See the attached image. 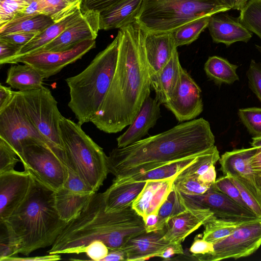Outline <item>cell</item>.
<instances>
[{"label": "cell", "instance_id": "obj_12", "mask_svg": "<svg viewBox=\"0 0 261 261\" xmlns=\"http://www.w3.org/2000/svg\"><path fill=\"white\" fill-rule=\"evenodd\" d=\"M95 46V40H85L68 50L36 51L16 58L9 64L21 63L29 65L37 70L42 78L45 79L56 74L67 65L80 59Z\"/></svg>", "mask_w": 261, "mask_h": 261}, {"label": "cell", "instance_id": "obj_48", "mask_svg": "<svg viewBox=\"0 0 261 261\" xmlns=\"http://www.w3.org/2000/svg\"><path fill=\"white\" fill-rule=\"evenodd\" d=\"M36 33H18L0 36V40L18 45L21 48L31 40Z\"/></svg>", "mask_w": 261, "mask_h": 261}, {"label": "cell", "instance_id": "obj_33", "mask_svg": "<svg viewBox=\"0 0 261 261\" xmlns=\"http://www.w3.org/2000/svg\"><path fill=\"white\" fill-rule=\"evenodd\" d=\"M251 220L253 219H232L214 215L203 225L204 229L202 239L214 244L228 236L240 226Z\"/></svg>", "mask_w": 261, "mask_h": 261}, {"label": "cell", "instance_id": "obj_37", "mask_svg": "<svg viewBox=\"0 0 261 261\" xmlns=\"http://www.w3.org/2000/svg\"><path fill=\"white\" fill-rule=\"evenodd\" d=\"M240 11V22L261 39V1L251 0Z\"/></svg>", "mask_w": 261, "mask_h": 261}, {"label": "cell", "instance_id": "obj_22", "mask_svg": "<svg viewBox=\"0 0 261 261\" xmlns=\"http://www.w3.org/2000/svg\"><path fill=\"white\" fill-rule=\"evenodd\" d=\"M219 13L212 15L207 28L214 42L229 46L237 42H247L252 33L244 25L239 18Z\"/></svg>", "mask_w": 261, "mask_h": 261}, {"label": "cell", "instance_id": "obj_53", "mask_svg": "<svg viewBox=\"0 0 261 261\" xmlns=\"http://www.w3.org/2000/svg\"><path fill=\"white\" fill-rule=\"evenodd\" d=\"M126 255L122 248L109 249L107 256L102 261L126 260Z\"/></svg>", "mask_w": 261, "mask_h": 261}, {"label": "cell", "instance_id": "obj_21", "mask_svg": "<svg viewBox=\"0 0 261 261\" xmlns=\"http://www.w3.org/2000/svg\"><path fill=\"white\" fill-rule=\"evenodd\" d=\"M144 46L150 75L159 72L177 50L172 32H149L145 30Z\"/></svg>", "mask_w": 261, "mask_h": 261}, {"label": "cell", "instance_id": "obj_2", "mask_svg": "<svg viewBox=\"0 0 261 261\" xmlns=\"http://www.w3.org/2000/svg\"><path fill=\"white\" fill-rule=\"evenodd\" d=\"M215 142L207 120L200 118L188 121L126 147L113 149L107 156L109 172L116 178L145 172L198 155L213 147Z\"/></svg>", "mask_w": 261, "mask_h": 261}, {"label": "cell", "instance_id": "obj_6", "mask_svg": "<svg viewBox=\"0 0 261 261\" xmlns=\"http://www.w3.org/2000/svg\"><path fill=\"white\" fill-rule=\"evenodd\" d=\"M62 115L60 136L66 165L95 192L103 185L109 172L107 155L81 127Z\"/></svg>", "mask_w": 261, "mask_h": 261}, {"label": "cell", "instance_id": "obj_16", "mask_svg": "<svg viewBox=\"0 0 261 261\" xmlns=\"http://www.w3.org/2000/svg\"><path fill=\"white\" fill-rule=\"evenodd\" d=\"M32 176L27 171L13 170L0 174V223L18 207L27 196Z\"/></svg>", "mask_w": 261, "mask_h": 261}, {"label": "cell", "instance_id": "obj_44", "mask_svg": "<svg viewBox=\"0 0 261 261\" xmlns=\"http://www.w3.org/2000/svg\"><path fill=\"white\" fill-rule=\"evenodd\" d=\"M246 75L249 88L261 101V63L252 59Z\"/></svg>", "mask_w": 261, "mask_h": 261}, {"label": "cell", "instance_id": "obj_50", "mask_svg": "<svg viewBox=\"0 0 261 261\" xmlns=\"http://www.w3.org/2000/svg\"><path fill=\"white\" fill-rule=\"evenodd\" d=\"M121 0H86L82 4V9L100 12Z\"/></svg>", "mask_w": 261, "mask_h": 261}, {"label": "cell", "instance_id": "obj_3", "mask_svg": "<svg viewBox=\"0 0 261 261\" xmlns=\"http://www.w3.org/2000/svg\"><path fill=\"white\" fill-rule=\"evenodd\" d=\"M145 231L143 218L132 206L107 212L103 193L96 192L81 212L66 223L47 252L83 253L95 240L103 242L109 249L122 248L130 239Z\"/></svg>", "mask_w": 261, "mask_h": 261}, {"label": "cell", "instance_id": "obj_25", "mask_svg": "<svg viewBox=\"0 0 261 261\" xmlns=\"http://www.w3.org/2000/svg\"><path fill=\"white\" fill-rule=\"evenodd\" d=\"M143 0H121L99 12V29H121L135 21Z\"/></svg>", "mask_w": 261, "mask_h": 261}, {"label": "cell", "instance_id": "obj_51", "mask_svg": "<svg viewBox=\"0 0 261 261\" xmlns=\"http://www.w3.org/2000/svg\"><path fill=\"white\" fill-rule=\"evenodd\" d=\"M18 14L45 15L44 8L42 4L38 0H33L31 3Z\"/></svg>", "mask_w": 261, "mask_h": 261}, {"label": "cell", "instance_id": "obj_10", "mask_svg": "<svg viewBox=\"0 0 261 261\" xmlns=\"http://www.w3.org/2000/svg\"><path fill=\"white\" fill-rule=\"evenodd\" d=\"M21 93L26 111L37 130L55 149L64 153L59 127L62 114L50 90L42 86Z\"/></svg>", "mask_w": 261, "mask_h": 261}, {"label": "cell", "instance_id": "obj_63", "mask_svg": "<svg viewBox=\"0 0 261 261\" xmlns=\"http://www.w3.org/2000/svg\"><path fill=\"white\" fill-rule=\"evenodd\" d=\"M261 1V0H260Z\"/></svg>", "mask_w": 261, "mask_h": 261}, {"label": "cell", "instance_id": "obj_55", "mask_svg": "<svg viewBox=\"0 0 261 261\" xmlns=\"http://www.w3.org/2000/svg\"><path fill=\"white\" fill-rule=\"evenodd\" d=\"M198 179L206 185H213L216 180L215 165H211L205 173L198 177Z\"/></svg>", "mask_w": 261, "mask_h": 261}, {"label": "cell", "instance_id": "obj_59", "mask_svg": "<svg viewBox=\"0 0 261 261\" xmlns=\"http://www.w3.org/2000/svg\"><path fill=\"white\" fill-rule=\"evenodd\" d=\"M224 5L229 7L231 9H233L236 2V0H219Z\"/></svg>", "mask_w": 261, "mask_h": 261}, {"label": "cell", "instance_id": "obj_29", "mask_svg": "<svg viewBox=\"0 0 261 261\" xmlns=\"http://www.w3.org/2000/svg\"><path fill=\"white\" fill-rule=\"evenodd\" d=\"M93 194H78L64 187L55 191V206L60 218L67 223L75 218L84 209Z\"/></svg>", "mask_w": 261, "mask_h": 261}, {"label": "cell", "instance_id": "obj_62", "mask_svg": "<svg viewBox=\"0 0 261 261\" xmlns=\"http://www.w3.org/2000/svg\"><path fill=\"white\" fill-rule=\"evenodd\" d=\"M82 1V4L85 2L86 0H81Z\"/></svg>", "mask_w": 261, "mask_h": 261}, {"label": "cell", "instance_id": "obj_57", "mask_svg": "<svg viewBox=\"0 0 261 261\" xmlns=\"http://www.w3.org/2000/svg\"><path fill=\"white\" fill-rule=\"evenodd\" d=\"M158 213L150 214L144 219L146 232L155 230V226L158 222Z\"/></svg>", "mask_w": 261, "mask_h": 261}, {"label": "cell", "instance_id": "obj_41", "mask_svg": "<svg viewBox=\"0 0 261 261\" xmlns=\"http://www.w3.org/2000/svg\"><path fill=\"white\" fill-rule=\"evenodd\" d=\"M12 147L3 139L0 138V174L14 170L20 160Z\"/></svg>", "mask_w": 261, "mask_h": 261}, {"label": "cell", "instance_id": "obj_20", "mask_svg": "<svg viewBox=\"0 0 261 261\" xmlns=\"http://www.w3.org/2000/svg\"><path fill=\"white\" fill-rule=\"evenodd\" d=\"M214 215L208 208L188 207L167 222L164 239L170 242L181 243Z\"/></svg>", "mask_w": 261, "mask_h": 261}, {"label": "cell", "instance_id": "obj_58", "mask_svg": "<svg viewBox=\"0 0 261 261\" xmlns=\"http://www.w3.org/2000/svg\"><path fill=\"white\" fill-rule=\"evenodd\" d=\"M250 144L253 147H259L261 149V136L252 137Z\"/></svg>", "mask_w": 261, "mask_h": 261}, {"label": "cell", "instance_id": "obj_26", "mask_svg": "<svg viewBox=\"0 0 261 261\" xmlns=\"http://www.w3.org/2000/svg\"><path fill=\"white\" fill-rule=\"evenodd\" d=\"M82 7L78 9L63 19L55 22L44 30L37 34L31 40L23 45L17 55L6 64L17 58L35 53L58 37L68 27L80 20L83 16Z\"/></svg>", "mask_w": 261, "mask_h": 261}, {"label": "cell", "instance_id": "obj_56", "mask_svg": "<svg viewBox=\"0 0 261 261\" xmlns=\"http://www.w3.org/2000/svg\"><path fill=\"white\" fill-rule=\"evenodd\" d=\"M250 165L254 175H261V149L252 157Z\"/></svg>", "mask_w": 261, "mask_h": 261}, {"label": "cell", "instance_id": "obj_54", "mask_svg": "<svg viewBox=\"0 0 261 261\" xmlns=\"http://www.w3.org/2000/svg\"><path fill=\"white\" fill-rule=\"evenodd\" d=\"M61 259V254H50L35 257H15L10 261H41V260H58Z\"/></svg>", "mask_w": 261, "mask_h": 261}, {"label": "cell", "instance_id": "obj_42", "mask_svg": "<svg viewBox=\"0 0 261 261\" xmlns=\"http://www.w3.org/2000/svg\"><path fill=\"white\" fill-rule=\"evenodd\" d=\"M213 187L215 190L223 193L238 204L248 209L241 197L238 188L230 177L223 175L218 178Z\"/></svg>", "mask_w": 261, "mask_h": 261}, {"label": "cell", "instance_id": "obj_36", "mask_svg": "<svg viewBox=\"0 0 261 261\" xmlns=\"http://www.w3.org/2000/svg\"><path fill=\"white\" fill-rule=\"evenodd\" d=\"M43 5L45 14L55 22L58 21L82 8L81 0H38Z\"/></svg>", "mask_w": 261, "mask_h": 261}, {"label": "cell", "instance_id": "obj_1", "mask_svg": "<svg viewBox=\"0 0 261 261\" xmlns=\"http://www.w3.org/2000/svg\"><path fill=\"white\" fill-rule=\"evenodd\" d=\"M118 59L109 90L91 120L99 130L115 134L129 125L150 96L145 30L136 21L118 31Z\"/></svg>", "mask_w": 261, "mask_h": 261}, {"label": "cell", "instance_id": "obj_38", "mask_svg": "<svg viewBox=\"0 0 261 261\" xmlns=\"http://www.w3.org/2000/svg\"><path fill=\"white\" fill-rule=\"evenodd\" d=\"M238 115L242 123L253 137L261 136V108L240 109Z\"/></svg>", "mask_w": 261, "mask_h": 261}, {"label": "cell", "instance_id": "obj_14", "mask_svg": "<svg viewBox=\"0 0 261 261\" xmlns=\"http://www.w3.org/2000/svg\"><path fill=\"white\" fill-rule=\"evenodd\" d=\"M181 194L188 207L208 208L216 217L232 219L259 218L249 210L215 190L213 185L207 192L202 195Z\"/></svg>", "mask_w": 261, "mask_h": 261}, {"label": "cell", "instance_id": "obj_27", "mask_svg": "<svg viewBox=\"0 0 261 261\" xmlns=\"http://www.w3.org/2000/svg\"><path fill=\"white\" fill-rule=\"evenodd\" d=\"M145 184L146 181L124 183L112 182L111 186L102 193L105 211L107 212H116L131 206Z\"/></svg>", "mask_w": 261, "mask_h": 261}, {"label": "cell", "instance_id": "obj_8", "mask_svg": "<svg viewBox=\"0 0 261 261\" xmlns=\"http://www.w3.org/2000/svg\"><path fill=\"white\" fill-rule=\"evenodd\" d=\"M0 138L12 147L18 158L24 144L36 141L48 145L64 158V153L55 149L37 130L26 111L19 91H15L10 102L0 110Z\"/></svg>", "mask_w": 261, "mask_h": 261}, {"label": "cell", "instance_id": "obj_31", "mask_svg": "<svg viewBox=\"0 0 261 261\" xmlns=\"http://www.w3.org/2000/svg\"><path fill=\"white\" fill-rule=\"evenodd\" d=\"M43 80L39 72L32 66L15 64L8 69L6 83L13 89L25 92L41 87Z\"/></svg>", "mask_w": 261, "mask_h": 261}, {"label": "cell", "instance_id": "obj_61", "mask_svg": "<svg viewBox=\"0 0 261 261\" xmlns=\"http://www.w3.org/2000/svg\"><path fill=\"white\" fill-rule=\"evenodd\" d=\"M255 47L261 54V45H255Z\"/></svg>", "mask_w": 261, "mask_h": 261}, {"label": "cell", "instance_id": "obj_13", "mask_svg": "<svg viewBox=\"0 0 261 261\" xmlns=\"http://www.w3.org/2000/svg\"><path fill=\"white\" fill-rule=\"evenodd\" d=\"M164 105L180 122L193 120L203 111L201 90L182 67L179 83Z\"/></svg>", "mask_w": 261, "mask_h": 261}, {"label": "cell", "instance_id": "obj_46", "mask_svg": "<svg viewBox=\"0 0 261 261\" xmlns=\"http://www.w3.org/2000/svg\"><path fill=\"white\" fill-rule=\"evenodd\" d=\"M190 252L198 260L201 257L212 254L214 252V245L202 238H196L190 248Z\"/></svg>", "mask_w": 261, "mask_h": 261}, {"label": "cell", "instance_id": "obj_45", "mask_svg": "<svg viewBox=\"0 0 261 261\" xmlns=\"http://www.w3.org/2000/svg\"><path fill=\"white\" fill-rule=\"evenodd\" d=\"M84 253L91 260L102 261L107 256L109 248L103 242L95 240L91 242L85 247Z\"/></svg>", "mask_w": 261, "mask_h": 261}, {"label": "cell", "instance_id": "obj_49", "mask_svg": "<svg viewBox=\"0 0 261 261\" xmlns=\"http://www.w3.org/2000/svg\"><path fill=\"white\" fill-rule=\"evenodd\" d=\"M20 48L18 45L0 40V64H6L17 55Z\"/></svg>", "mask_w": 261, "mask_h": 261}, {"label": "cell", "instance_id": "obj_40", "mask_svg": "<svg viewBox=\"0 0 261 261\" xmlns=\"http://www.w3.org/2000/svg\"><path fill=\"white\" fill-rule=\"evenodd\" d=\"M33 0H0V26L13 19Z\"/></svg>", "mask_w": 261, "mask_h": 261}, {"label": "cell", "instance_id": "obj_60", "mask_svg": "<svg viewBox=\"0 0 261 261\" xmlns=\"http://www.w3.org/2000/svg\"><path fill=\"white\" fill-rule=\"evenodd\" d=\"M256 186L261 195V175H255Z\"/></svg>", "mask_w": 261, "mask_h": 261}, {"label": "cell", "instance_id": "obj_9", "mask_svg": "<svg viewBox=\"0 0 261 261\" xmlns=\"http://www.w3.org/2000/svg\"><path fill=\"white\" fill-rule=\"evenodd\" d=\"M24 171L56 191L63 188L68 176L65 160L50 146L32 141L24 144L19 157Z\"/></svg>", "mask_w": 261, "mask_h": 261}, {"label": "cell", "instance_id": "obj_23", "mask_svg": "<svg viewBox=\"0 0 261 261\" xmlns=\"http://www.w3.org/2000/svg\"><path fill=\"white\" fill-rule=\"evenodd\" d=\"M175 178L146 181L132 207L143 219L150 214L158 213L170 193Z\"/></svg>", "mask_w": 261, "mask_h": 261}, {"label": "cell", "instance_id": "obj_5", "mask_svg": "<svg viewBox=\"0 0 261 261\" xmlns=\"http://www.w3.org/2000/svg\"><path fill=\"white\" fill-rule=\"evenodd\" d=\"M119 40L118 32L84 70L65 79L69 89L68 107L81 125L91 121L109 90L117 64Z\"/></svg>", "mask_w": 261, "mask_h": 261}, {"label": "cell", "instance_id": "obj_24", "mask_svg": "<svg viewBox=\"0 0 261 261\" xmlns=\"http://www.w3.org/2000/svg\"><path fill=\"white\" fill-rule=\"evenodd\" d=\"M182 67L177 49L167 64L157 73L150 75L151 88L155 93V98L164 105L171 98L180 78Z\"/></svg>", "mask_w": 261, "mask_h": 261}, {"label": "cell", "instance_id": "obj_43", "mask_svg": "<svg viewBox=\"0 0 261 261\" xmlns=\"http://www.w3.org/2000/svg\"><path fill=\"white\" fill-rule=\"evenodd\" d=\"M230 178L238 188L241 197L248 208L257 218H261V200L238 179Z\"/></svg>", "mask_w": 261, "mask_h": 261}, {"label": "cell", "instance_id": "obj_15", "mask_svg": "<svg viewBox=\"0 0 261 261\" xmlns=\"http://www.w3.org/2000/svg\"><path fill=\"white\" fill-rule=\"evenodd\" d=\"M83 10V16L80 20L68 27L55 39L37 51H64L85 40H95L100 30L99 13Z\"/></svg>", "mask_w": 261, "mask_h": 261}, {"label": "cell", "instance_id": "obj_19", "mask_svg": "<svg viewBox=\"0 0 261 261\" xmlns=\"http://www.w3.org/2000/svg\"><path fill=\"white\" fill-rule=\"evenodd\" d=\"M161 105L155 97H148L128 128L117 138V147H124L142 139L161 117Z\"/></svg>", "mask_w": 261, "mask_h": 261}, {"label": "cell", "instance_id": "obj_32", "mask_svg": "<svg viewBox=\"0 0 261 261\" xmlns=\"http://www.w3.org/2000/svg\"><path fill=\"white\" fill-rule=\"evenodd\" d=\"M238 66L230 63L223 58L214 56L210 57L204 64V70L207 77L218 85L232 84L239 81L237 73Z\"/></svg>", "mask_w": 261, "mask_h": 261}, {"label": "cell", "instance_id": "obj_47", "mask_svg": "<svg viewBox=\"0 0 261 261\" xmlns=\"http://www.w3.org/2000/svg\"><path fill=\"white\" fill-rule=\"evenodd\" d=\"M4 227V233L1 232L0 239V261H10V260L17 257V254L15 252L13 246L10 243L6 228Z\"/></svg>", "mask_w": 261, "mask_h": 261}, {"label": "cell", "instance_id": "obj_30", "mask_svg": "<svg viewBox=\"0 0 261 261\" xmlns=\"http://www.w3.org/2000/svg\"><path fill=\"white\" fill-rule=\"evenodd\" d=\"M55 22L44 14H18L0 26V36L18 33H39Z\"/></svg>", "mask_w": 261, "mask_h": 261}, {"label": "cell", "instance_id": "obj_17", "mask_svg": "<svg viewBox=\"0 0 261 261\" xmlns=\"http://www.w3.org/2000/svg\"><path fill=\"white\" fill-rule=\"evenodd\" d=\"M259 147L236 149L224 153L219 160L223 175L240 180L261 200V195L256 186L255 175L250 162Z\"/></svg>", "mask_w": 261, "mask_h": 261}, {"label": "cell", "instance_id": "obj_52", "mask_svg": "<svg viewBox=\"0 0 261 261\" xmlns=\"http://www.w3.org/2000/svg\"><path fill=\"white\" fill-rule=\"evenodd\" d=\"M14 94L15 91L12 90L11 87L0 85V110L10 102Z\"/></svg>", "mask_w": 261, "mask_h": 261}, {"label": "cell", "instance_id": "obj_11", "mask_svg": "<svg viewBox=\"0 0 261 261\" xmlns=\"http://www.w3.org/2000/svg\"><path fill=\"white\" fill-rule=\"evenodd\" d=\"M213 245V253L200 257L199 260L237 259L252 254L261 246V218H256L244 223Z\"/></svg>", "mask_w": 261, "mask_h": 261}, {"label": "cell", "instance_id": "obj_34", "mask_svg": "<svg viewBox=\"0 0 261 261\" xmlns=\"http://www.w3.org/2000/svg\"><path fill=\"white\" fill-rule=\"evenodd\" d=\"M188 208L181 193L173 184L166 199L158 212L159 219L154 230L164 228L170 219Z\"/></svg>", "mask_w": 261, "mask_h": 261}, {"label": "cell", "instance_id": "obj_39", "mask_svg": "<svg viewBox=\"0 0 261 261\" xmlns=\"http://www.w3.org/2000/svg\"><path fill=\"white\" fill-rule=\"evenodd\" d=\"M174 184L181 193L191 195L203 194L212 186L202 183L195 177L180 175L175 177Z\"/></svg>", "mask_w": 261, "mask_h": 261}, {"label": "cell", "instance_id": "obj_7", "mask_svg": "<svg viewBox=\"0 0 261 261\" xmlns=\"http://www.w3.org/2000/svg\"><path fill=\"white\" fill-rule=\"evenodd\" d=\"M230 9L219 0H143L135 21L147 32H173L196 19Z\"/></svg>", "mask_w": 261, "mask_h": 261}, {"label": "cell", "instance_id": "obj_4", "mask_svg": "<svg viewBox=\"0 0 261 261\" xmlns=\"http://www.w3.org/2000/svg\"><path fill=\"white\" fill-rule=\"evenodd\" d=\"M55 192L32 176L24 201L0 223L4 225L8 240L17 254L27 256L51 246L65 226L66 222L60 218L56 208Z\"/></svg>", "mask_w": 261, "mask_h": 261}, {"label": "cell", "instance_id": "obj_18", "mask_svg": "<svg viewBox=\"0 0 261 261\" xmlns=\"http://www.w3.org/2000/svg\"><path fill=\"white\" fill-rule=\"evenodd\" d=\"M166 231L165 227L130 239L122 248L126 253V260L143 261L153 257H161L171 243L164 239Z\"/></svg>", "mask_w": 261, "mask_h": 261}, {"label": "cell", "instance_id": "obj_35", "mask_svg": "<svg viewBox=\"0 0 261 261\" xmlns=\"http://www.w3.org/2000/svg\"><path fill=\"white\" fill-rule=\"evenodd\" d=\"M211 16H205L193 20L173 32L176 46L188 45L195 41L207 27Z\"/></svg>", "mask_w": 261, "mask_h": 261}, {"label": "cell", "instance_id": "obj_28", "mask_svg": "<svg viewBox=\"0 0 261 261\" xmlns=\"http://www.w3.org/2000/svg\"><path fill=\"white\" fill-rule=\"evenodd\" d=\"M201 154L173 161L145 172L126 177L114 178L113 182L124 183L146 181L150 180L166 179L176 177L182 170L194 162Z\"/></svg>", "mask_w": 261, "mask_h": 261}]
</instances>
